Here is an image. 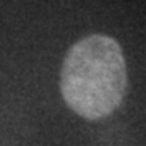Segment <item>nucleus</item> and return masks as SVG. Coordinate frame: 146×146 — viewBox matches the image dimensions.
Segmentation results:
<instances>
[{"instance_id": "nucleus-1", "label": "nucleus", "mask_w": 146, "mask_h": 146, "mask_svg": "<svg viewBox=\"0 0 146 146\" xmlns=\"http://www.w3.org/2000/svg\"><path fill=\"white\" fill-rule=\"evenodd\" d=\"M60 91L70 109L88 120L110 115L127 91V63L114 37L91 34L68 49Z\"/></svg>"}]
</instances>
